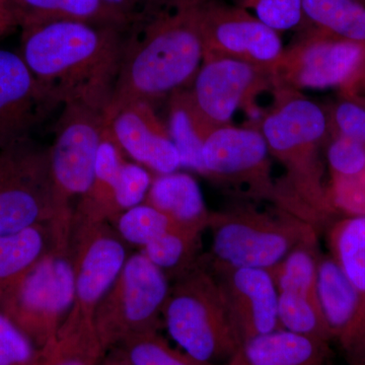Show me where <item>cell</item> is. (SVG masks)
Masks as SVG:
<instances>
[{
    "label": "cell",
    "mask_w": 365,
    "mask_h": 365,
    "mask_svg": "<svg viewBox=\"0 0 365 365\" xmlns=\"http://www.w3.org/2000/svg\"><path fill=\"white\" fill-rule=\"evenodd\" d=\"M144 203L150 204L181 227L203 232L211 212L198 182L188 173L158 175L153 180Z\"/></svg>",
    "instance_id": "ffe728a7"
},
{
    "label": "cell",
    "mask_w": 365,
    "mask_h": 365,
    "mask_svg": "<svg viewBox=\"0 0 365 365\" xmlns=\"http://www.w3.org/2000/svg\"><path fill=\"white\" fill-rule=\"evenodd\" d=\"M329 193L338 215H365V169L347 179L331 178Z\"/></svg>",
    "instance_id": "8d00e7d4"
},
{
    "label": "cell",
    "mask_w": 365,
    "mask_h": 365,
    "mask_svg": "<svg viewBox=\"0 0 365 365\" xmlns=\"http://www.w3.org/2000/svg\"><path fill=\"white\" fill-rule=\"evenodd\" d=\"M59 220L49 148L26 138L0 150V235Z\"/></svg>",
    "instance_id": "ba28073f"
},
{
    "label": "cell",
    "mask_w": 365,
    "mask_h": 365,
    "mask_svg": "<svg viewBox=\"0 0 365 365\" xmlns=\"http://www.w3.org/2000/svg\"><path fill=\"white\" fill-rule=\"evenodd\" d=\"M153 180L143 165L125 160L120 170L117 186L116 205L119 215L144 203Z\"/></svg>",
    "instance_id": "d590c367"
},
{
    "label": "cell",
    "mask_w": 365,
    "mask_h": 365,
    "mask_svg": "<svg viewBox=\"0 0 365 365\" xmlns=\"http://www.w3.org/2000/svg\"><path fill=\"white\" fill-rule=\"evenodd\" d=\"M131 365H211L175 349L158 331L139 334L115 349Z\"/></svg>",
    "instance_id": "4dcf8cb0"
},
{
    "label": "cell",
    "mask_w": 365,
    "mask_h": 365,
    "mask_svg": "<svg viewBox=\"0 0 365 365\" xmlns=\"http://www.w3.org/2000/svg\"><path fill=\"white\" fill-rule=\"evenodd\" d=\"M330 255L365 306V215L340 216L327 227Z\"/></svg>",
    "instance_id": "d4e9b609"
},
{
    "label": "cell",
    "mask_w": 365,
    "mask_h": 365,
    "mask_svg": "<svg viewBox=\"0 0 365 365\" xmlns=\"http://www.w3.org/2000/svg\"><path fill=\"white\" fill-rule=\"evenodd\" d=\"M275 32L294 30L304 21L302 0H232Z\"/></svg>",
    "instance_id": "1f68e13d"
},
{
    "label": "cell",
    "mask_w": 365,
    "mask_h": 365,
    "mask_svg": "<svg viewBox=\"0 0 365 365\" xmlns=\"http://www.w3.org/2000/svg\"><path fill=\"white\" fill-rule=\"evenodd\" d=\"M54 110L21 55L0 49V150L30 138Z\"/></svg>",
    "instance_id": "e0dca14e"
},
{
    "label": "cell",
    "mask_w": 365,
    "mask_h": 365,
    "mask_svg": "<svg viewBox=\"0 0 365 365\" xmlns=\"http://www.w3.org/2000/svg\"><path fill=\"white\" fill-rule=\"evenodd\" d=\"M35 343L6 314L0 313V365H33Z\"/></svg>",
    "instance_id": "e575fe53"
},
{
    "label": "cell",
    "mask_w": 365,
    "mask_h": 365,
    "mask_svg": "<svg viewBox=\"0 0 365 365\" xmlns=\"http://www.w3.org/2000/svg\"><path fill=\"white\" fill-rule=\"evenodd\" d=\"M170 287L167 275L141 252L130 255L93 314L105 351L139 334L158 331Z\"/></svg>",
    "instance_id": "52a82bcc"
},
{
    "label": "cell",
    "mask_w": 365,
    "mask_h": 365,
    "mask_svg": "<svg viewBox=\"0 0 365 365\" xmlns=\"http://www.w3.org/2000/svg\"><path fill=\"white\" fill-rule=\"evenodd\" d=\"M201 4L202 0L144 1L127 26L108 109L130 102L153 106L191 86L204 58Z\"/></svg>",
    "instance_id": "7a4b0ae2"
},
{
    "label": "cell",
    "mask_w": 365,
    "mask_h": 365,
    "mask_svg": "<svg viewBox=\"0 0 365 365\" xmlns=\"http://www.w3.org/2000/svg\"><path fill=\"white\" fill-rule=\"evenodd\" d=\"M168 129L179 153L181 168L204 176L203 144L211 130L197 114L187 90L170 96Z\"/></svg>",
    "instance_id": "484cf974"
},
{
    "label": "cell",
    "mask_w": 365,
    "mask_h": 365,
    "mask_svg": "<svg viewBox=\"0 0 365 365\" xmlns=\"http://www.w3.org/2000/svg\"><path fill=\"white\" fill-rule=\"evenodd\" d=\"M275 103L259 127L271 158L284 169L276 180L274 207L318 232L336 220L321 148L331 136L328 111L299 91L274 88Z\"/></svg>",
    "instance_id": "3957f363"
},
{
    "label": "cell",
    "mask_w": 365,
    "mask_h": 365,
    "mask_svg": "<svg viewBox=\"0 0 365 365\" xmlns=\"http://www.w3.org/2000/svg\"><path fill=\"white\" fill-rule=\"evenodd\" d=\"M350 365H365V357L364 359L348 360Z\"/></svg>",
    "instance_id": "60d3db41"
},
{
    "label": "cell",
    "mask_w": 365,
    "mask_h": 365,
    "mask_svg": "<svg viewBox=\"0 0 365 365\" xmlns=\"http://www.w3.org/2000/svg\"><path fill=\"white\" fill-rule=\"evenodd\" d=\"M365 93V83H362V85L359 86V90L356 91V93Z\"/></svg>",
    "instance_id": "7bdbcfd3"
},
{
    "label": "cell",
    "mask_w": 365,
    "mask_h": 365,
    "mask_svg": "<svg viewBox=\"0 0 365 365\" xmlns=\"http://www.w3.org/2000/svg\"><path fill=\"white\" fill-rule=\"evenodd\" d=\"M112 225L125 242L135 245L140 249L172 228L181 227L148 203L139 204L124 211Z\"/></svg>",
    "instance_id": "f546056e"
},
{
    "label": "cell",
    "mask_w": 365,
    "mask_h": 365,
    "mask_svg": "<svg viewBox=\"0 0 365 365\" xmlns=\"http://www.w3.org/2000/svg\"><path fill=\"white\" fill-rule=\"evenodd\" d=\"M54 223H40L0 235V288L6 292L42 258L54 241Z\"/></svg>",
    "instance_id": "cb8c5ba5"
},
{
    "label": "cell",
    "mask_w": 365,
    "mask_h": 365,
    "mask_svg": "<svg viewBox=\"0 0 365 365\" xmlns=\"http://www.w3.org/2000/svg\"><path fill=\"white\" fill-rule=\"evenodd\" d=\"M278 318L281 329L329 343L332 341L317 294L278 292Z\"/></svg>",
    "instance_id": "f1b7e54d"
},
{
    "label": "cell",
    "mask_w": 365,
    "mask_h": 365,
    "mask_svg": "<svg viewBox=\"0 0 365 365\" xmlns=\"http://www.w3.org/2000/svg\"><path fill=\"white\" fill-rule=\"evenodd\" d=\"M200 26L203 60L227 57L273 73L284 53L279 33L246 9L222 0H202Z\"/></svg>",
    "instance_id": "4fadbf2b"
},
{
    "label": "cell",
    "mask_w": 365,
    "mask_h": 365,
    "mask_svg": "<svg viewBox=\"0 0 365 365\" xmlns=\"http://www.w3.org/2000/svg\"><path fill=\"white\" fill-rule=\"evenodd\" d=\"M163 322L182 351L204 364H227L240 347L217 280L200 260L170 287Z\"/></svg>",
    "instance_id": "5b68a950"
},
{
    "label": "cell",
    "mask_w": 365,
    "mask_h": 365,
    "mask_svg": "<svg viewBox=\"0 0 365 365\" xmlns=\"http://www.w3.org/2000/svg\"><path fill=\"white\" fill-rule=\"evenodd\" d=\"M225 365H230V364H225Z\"/></svg>",
    "instance_id": "ee69618b"
},
{
    "label": "cell",
    "mask_w": 365,
    "mask_h": 365,
    "mask_svg": "<svg viewBox=\"0 0 365 365\" xmlns=\"http://www.w3.org/2000/svg\"><path fill=\"white\" fill-rule=\"evenodd\" d=\"M113 11L121 14L129 21H132L145 0H103Z\"/></svg>",
    "instance_id": "74e56055"
},
{
    "label": "cell",
    "mask_w": 365,
    "mask_h": 365,
    "mask_svg": "<svg viewBox=\"0 0 365 365\" xmlns=\"http://www.w3.org/2000/svg\"><path fill=\"white\" fill-rule=\"evenodd\" d=\"M106 130V112L81 104L62 107L49 148L53 191L61 220H72V201H79L91 188Z\"/></svg>",
    "instance_id": "8fae6325"
},
{
    "label": "cell",
    "mask_w": 365,
    "mask_h": 365,
    "mask_svg": "<svg viewBox=\"0 0 365 365\" xmlns=\"http://www.w3.org/2000/svg\"><path fill=\"white\" fill-rule=\"evenodd\" d=\"M326 160L333 179H347L365 169V144L338 135L327 141Z\"/></svg>",
    "instance_id": "d6a6232c"
},
{
    "label": "cell",
    "mask_w": 365,
    "mask_h": 365,
    "mask_svg": "<svg viewBox=\"0 0 365 365\" xmlns=\"http://www.w3.org/2000/svg\"><path fill=\"white\" fill-rule=\"evenodd\" d=\"M127 26L57 21L21 29L20 55L54 109L106 112L121 67Z\"/></svg>",
    "instance_id": "6da1fadb"
},
{
    "label": "cell",
    "mask_w": 365,
    "mask_h": 365,
    "mask_svg": "<svg viewBox=\"0 0 365 365\" xmlns=\"http://www.w3.org/2000/svg\"><path fill=\"white\" fill-rule=\"evenodd\" d=\"M330 343L278 329L242 343L230 365H329Z\"/></svg>",
    "instance_id": "d6986e66"
},
{
    "label": "cell",
    "mask_w": 365,
    "mask_h": 365,
    "mask_svg": "<svg viewBox=\"0 0 365 365\" xmlns=\"http://www.w3.org/2000/svg\"><path fill=\"white\" fill-rule=\"evenodd\" d=\"M21 29L57 21L128 26L130 21L103 0H11Z\"/></svg>",
    "instance_id": "7402d4cb"
},
{
    "label": "cell",
    "mask_w": 365,
    "mask_h": 365,
    "mask_svg": "<svg viewBox=\"0 0 365 365\" xmlns=\"http://www.w3.org/2000/svg\"><path fill=\"white\" fill-rule=\"evenodd\" d=\"M71 230L55 227L54 241L49 251L4 292L7 316L32 339L38 349L58 332L74 304Z\"/></svg>",
    "instance_id": "8992f818"
},
{
    "label": "cell",
    "mask_w": 365,
    "mask_h": 365,
    "mask_svg": "<svg viewBox=\"0 0 365 365\" xmlns=\"http://www.w3.org/2000/svg\"><path fill=\"white\" fill-rule=\"evenodd\" d=\"M211 250L200 262L211 273L237 268L272 270L292 250L318 237L309 223L274 207L259 210L250 204L211 212Z\"/></svg>",
    "instance_id": "277c9868"
},
{
    "label": "cell",
    "mask_w": 365,
    "mask_h": 365,
    "mask_svg": "<svg viewBox=\"0 0 365 365\" xmlns=\"http://www.w3.org/2000/svg\"><path fill=\"white\" fill-rule=\"evenodd\" d=\"M103 365H131L117 350H111L108 356L104 357Z\"/></svg>",
    "instance_id": "ab89813d"
},
{
    "label": "cell",
    "mask_w": 365,
    "mask_h": 365,
    "mask_svg": "<svg viewBox=\"0 0 365 365\" xmlns=\"http://www.w3.org/2000/svg\"><path fill=\"white\" fill-rule=\"evenodd\" d=\"M107 130L115 143L134 162L158 175L181 169V160L169 129L158 119L153 106L130 102L106 111Z\"/></svg>",
    "instance_id": "9a60e30c"
},
{
    "label": "cell",
    "mask_w": 365,
    "mask_h": 365,
    "mask_svg": "<svg viewBox=\"0 0 365 365\" xmlns=\"http://www.w3.org/2000/svg\"><path fill=\"white\" fill-rule=\"evenodd\" d=\"M273 86L272 73L227 57L204 59L188 91L194 109L210 130L232 124L237 110Z\"/></svg>",
    "instance_id": "5bb4252c"
},
{
    "label": "cell",
    "mask_w": 365,
    "mask_h": 365,
    "mask_svg": "<svg viewBox=\"0 0 365 365\" xmlns=\"http://www.w3.org/2000/svg\"><path fill=\"white\" fill-rule=\"evenodd\" d=\"M201 235L198 230L176 227L143 247L140 252L169 279L176 281L200 260Z\"/></svg>",
    "instance_id": "83f0119b"
},
{
    "label": "cell",
    "mask_w": 365,
    "mask_h": 365,
    "mask_svg": "<svg viewBox=\"0 0 365 365\" xmlns=\"http://www.w3.org/2000/svg\"><path fill=\"white\" fill-rule=\"evenodd\" d=\"M302 11L304 21L314 30L365 43V6L361 0H302Z\"/></svg>",
    "instance_id": "4316f807"
},
{
    "label": "cell",
    "mask_w": 365,
    "mask_h": 365,
    "mask_svg": "<svg viewBox=\"0 0 365 365\" xmlns=\"http://www.w3.org/2000/svg\"><path fill=\"white\" fill-rule=\"evenodd\" d=\"M125 162L124 153L106 130L98 148L91 188L79 199L73 215L112 223L119 216L116 205L118 180Z\"/></svg>",
    "instance_id": "44dd1931"
},
{
    "label": "cell",
    "mask_w": 365,
    "mask_h": 365,
    "mask_svg": "<svg viewBox=\"0 0 365 365\" xmlns=\"http://www.w3.org/2000/svg\"><path fill=\"white\" fill-rule=\"evenodd\" d=\"M125 244L111 223L73 215L71 255L76 299L68 316L93 321L98 304L128 259Z\"/></svg>",
    "instance_id": "7c38bea8"
},
{
    "label": "cell",
    "mask_w": 365,
    "mask_h": 365,
    "mask_svg": "<svg viewBox=\"0 0 365 365\" xmlns=\"http://www.w3.org/2000/svg\"><path fill=\"white\" fill-rule=\"evenodd\" d=\"M355 98H359L362 104L365 105V93H351Z\"/></svg>",
    "instance_id": "b9f144b4"
},
{
    "label": "cell",
    "mask_w": 365,
    "mask_h": 365,
    "mask_svg": "<svg viewBox=\"0 0 365 365\" xmlns=\"http://www.w3.org/2000/svg\"><path fill=\"white\" fill-rule=\"evenodd\" d=\"M240 345L280 328L278 289L272 271L237 268L212 273Z\"/></svg>",
    "instance_id": "2e32d148"
},
{
    "label": "cell",
    "mask_w": 365,
    "mask_h": 365,
    "mask_svg": "<svg viewBox=\"0 0 365 365\" xmlns=\"http://www.w3.org/2000/svg\"><path fill=\"white\" fill-rule=\"evenodd\" d=\"M272 79L274 88H335L342 95H351L365 81V43L311 31L284 50Z\"/></svg>",
    "instance_id": "9c48e42d"
},
{
    "label": "cell",
    "mask_w": 365,
    "mask_h": 365,
    "mask_svg": "<svg viewBox=\"0 0 365 365\" xmlns=\"http://www.w3.org/2000/svg\"><path fill=\"white\" fill-rule=\"evenodd\" d=\"M105 356L93 321L68 316L58 332L38 349L33 365H98Z\"/></svg>",
    "instance_id": "603a6c76"
},
{
    "label": "cell",
    "mask_w": 365,
    "mask_h": 365,
    "mask_svg": "<svg viewBox=\"0 0 365 365\" xmlns=\"http://www.w3.org/2000/svg\"><path fill=\"white\" fill-rule=\"evenodd\" d=\"M317 295L324 321L348 360L365 357V306L330 254H321Z\"/></svg>",
    "instance_id": "ac0fdd59"
},
{
    "label": "cell",
    "mask_w": 365,
    "mask_h": 365,
    "mask_svg": "<svg viewBox=\"0 0 365 365\" xmlns=\"http://www.w3.org/2000/svg\"><path fill=\"white\" fill-rule=\"evenodd\" d=\"M271 158L260 129L225 125L212 129L204 141V177L242 200L273 204Z\"/></svg>",
    "instance_id": "30bf717a"
},
{
    "label": "cell",
    "mask_w": 365,
    "mask_h": 365,
    "mask_svg": "<svg viewBox=\"0 0 365 365\" xmlns=\"http://www.w3.org/2000/svg\"><path fill=\"white\" fill-rule=\"evenodd\" d=\"M18 26L11 0H0V35H6Z\"/></svg>",
    "instance_id": "f35d334b"
},
{
    "label": "cell",
    "mask_w": 365,
    "mask_h": 365,
    "mask_svg": "<svg viewBox=\"0 0 365 365\" xmlns=\"http://www.w3.org/2000/svg\"><path fill=\"white\" fill-rule=\"evenodd\" d=\"M328 111L331 135L365 144V105L352 95L342 97Z\"/></svg>",
    "instance_id": "836d02e7"
}]
</instances>
